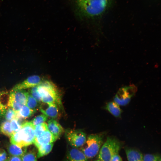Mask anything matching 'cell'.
<instances>
[{"mask_svg":"<svg viewBox=\"0 0 161 161\" xmlns=\"http://www.w3.org/2000/svg\"><path fill=\"white\" fill-rule=\"evenodd\" d=\"M78 14L80 17L88 19L98 17L109 8L112 0H73Z\"/></svg>","mask_w":161,"mask_h":161,"instance_id":"1","label":"cell"},{"mask_svg":"<svg viewBox=\"0 0 161 161\" xmlns=\"http://www.w3.org/2000/svg\"><path fill=\"white\" fill-rule=\"evenodd\" d=\"M35 126L31 122H27L21 125L18 131L13 133L10 137L11 144L20 147H26L33 143L35 137Z\"/></svg>","mask_w":161,"mask_h":161,"instance_id":"2","label":"cell"},{"mask_svg":"<svg viewBox=\"0 0 161 161\" xmlns=\"http://www.w3.org/2000/svg\"><path fill=\"white\" fill-rule=\"evenodd\" d=\"M38 92L44 103H54L58 105L61 104V98L55 86L51 81H41L38 86Z\"/></svg>","mask_w":161,"mask_h":161,"instance_id":"3","label":"cell"},{"mask_svg":"<svg viewBox=\"0 0 161 161\" xmlns=\"http://www.w3.org/2000/svg\"><path fill=\"white\" fill-rule=\"evenodd\" d=\"M104 135V133L90 135L80 148V150L88 159L94 157L98 153Z\"/></svg>","mask_w":161,"mask_h":161,"instance_id":"4","label":"cell"},{"mask_svg":"<svg viewBox=\"0 0 161 161\" xmlns=\"http://www.w3.org/2000/svg\"><path fill=\"white\" fill-rule=\"evenodd\" d=\"M120 142L115 138L108 137L99 151V160L110 161L114 155L118 154L121 147Z\"/></svg>","mask_w":161,"mask_h":161,"instance_id":"5","label":"cell"},{"mask_svg":"<svg viewBox=\"0 0 161 161\" xmlns=\"http://www.w3.org/2000/svg\"><path fill=\"white\" fill-rule=\"evenodd\" d=\"M137 89V87L133 85L121 88L114 98V102L119 105H126L130 102Z\"/></svg>","mask_w":161,"mask_h":161,"instance_id":"6","label":"cell"},{"mask_svg":"<svg viewBox=\"0 0 161 161\" xmlns=\"http://www.w3.org/2000/svg\"><path fill=\"white\" fill-rule=\"evenodd\" d=\"M65 135L70 145L75 148L81 147L86 140L85 133L80 130L68 129L65 131Z\"/></svg>","mask_w":161,"mask_h":161,"instance_id":"7","label":"cell"},{"mask_svg":"<svg viewBox=\"0 0 161 161\" xmlns=\"http://www.w3.org/2000/svg\"><path fill=\"white\" fill-rule=\"evenodd\" d=\"M40 77L37 75H33L28 77L22 82L16 85L12 90H23L38 86L41 82Z\"/></svg>","mask_w":161,"mask_h":161,"instance_id":"8","label":"cell"},{"mask_svg":"<svg viewBox=\"0 0 161 161\" xmlns=\"http://www.w3.org/2000/svg\"><path fill=\"white\" fill-rule=\"evenodd\" d=\"M88 159L80 149L72 147L67 151L64 161H88Z\"/></svg>","mask_w":161,"mask_h":161,"instance_id":"9","label":"cell"},{"mask_svg":"<svg viewBox=\"0 0 161 161\" xmlns=\"http://www.w3.org/2000/svg\"><path fill=\"white\" fill-rule=\"evenodd\" d=\"M57 140L48 130L36 137L33 143L38 148L42 145L53 143Z\"/></svg>","mask_w":161,"mask_h":161,"instance_id":"10","label":"cell"},{"mask_svg":"<svg viewBox=\"0 0 161 161\" xmlns=\"http://www.w3.org/2000/svg\"><path fill=\"white\" fill-rule=\"evenodd\" d=\"M47 126L48 131L57 139L64 132V129L61 125L53 119L48 121Z\"/></svg>","mask_w":161,"mask_h":161,"instance_id":"11","label":"cell"},{"mask_svg":"<svg viewBox=\"0 0 161 161\" xmlns=\"http://www.w3.org/2000/svg\"><path fill=\"white\" fill-rule=\"evenodd\" d=\"M44 103L45 106L41 107V112L47 117L54 118L57 117L58 114V105L54 103Z\"/></svg>","mask_w":161,"mask_h":161,"instance_id":"12","label":"cell"},{"mask_svg":"<svg viewBox=\"0 0 161 161\" xmlns=\"http://www.w3.org/2000/svg\"><path fill=\"white\" fill-rule=\"evenodd\" d=\"M9 97L23 106L26 105L27 92L23 90H11Z\"/></svg>","mask_w":161,"mask_h":161,"instance_id":"13","label":"cell"},{"mask_svg":"<svg viewBox=\"0 0 161 161\" xmlns=\"http://www.w3.org/2000/svg\"><path fill=\"white\" fill-rule=\"evenodd\" d=\"M125 152L128 161H143V154L137 150L127 148Z\"/></svg>","mask_w":161,"mask_h":161,"instance_id":"14","label":"cell"},{"mask_svg":"<svg viewBox=\"0 0 161 161\" xmlns=\"http://www.w3.org/2000/svg\"><path fill=\"white\" fill-rule=\"evenodd\" d=\"M104 109L115 117H120L122 111L119 105L114 102L108 103L105 106Z\"/></svg>","mask_w":161,"mask_h":161,"instance_id":"15","label":"cell"},{"mask_svg":"<svg viewBox=\"0 0 161 161\" xmlns=\"http://www.w3.org/2000/svg\"><path fill=\"white\" fill-rule=\"evenodd\" d=\"M8 151L9 154L12 156H22L26 152V147H21L12 144L8 146Z\"/></svg>","mask_w":161,"mask_h":161,"instance_id":"16","label":"cell"},{"mask_svg":"<svg viewBox=\"0 0 161 161\" xmlns=\"http://www.w3.org/2000/svg\"><path fill=\"white\" fill-rule=\"evenodd\" d=\"M36 111L35 109H30L26 105L23 106L17 112L16 118L19 120L29 117L34 114Z\"/></svg>","mask_w":161,"mask_h":161,"instance_id":"17","label":"cell"},{"mask_svg":"<svg viewBox=\"0 0 161 161\" xmlns=\"http://www.w3.org/2000/svg\"><path fill=\"white\" fill-rule=\"evenodd\" d=\"M53 145V143H51L42 145L38 147L37 148V158H40L48 154L52 150Z\"/></svg>","mask_w":161,"mask_h":161,"instance_id":"18","label":"cell"},{"mask_svg":"<svg viewBox=\"0 0 161 161\" xmlns=\"http://www.w3.org/2000/svg\"><path fill=\"white\" fill-rule=\"evenodd\" d=\"M0 131L5 135L10 137L13 132L11 129L10 121L6 120L3 122L0 126Z\"/></svg>","mask_w":161,"mask_h":161,"instance_id":"19","label":"cell"},{"mask_svg":"<svg viewBox=\"0 0 161 161\" xmlns=\"http://www.w3.org/2000/svg\"><path fill=\"white\" fill-rule=\"evenodd\" d=\"M7 93L4 91H0V118L4 116L6 111L8 108L7 104L3 99V97Z\"/></svg>","mask_w":161,"mask_h":161,"instance_id":"20","label":"cell"},{"mask_svg":"<svg viewBox=\"0 0 161 161\" xmlns=\"http://www.w3.org/2000/svg\"><path fill=\"white\" fill-rule=\"evenodd\" d=\"M48 130L47 124L43 123L35 126V137Z\"/></svg>","mask_w":161,"mask_h":161,"instance_id":"21","label":"cell"},{"mask_svg":"<svg viewBox=\"0 0 161 161\" xmlns=\"http://www.w3.org/2000/svg\"><path fill=\"white\" fill-rule=\"evenodd\" d=\"M22 161H37V157L35 151L26 152L22 157Z\"/></svg>","mask_w":161,"mask_h":161,"instance_id":"22","label":"cell"},{"mask_svg":"<svg viewBox=\"0 0 161 161\" xmlns=\"http://www.w3.org/2000/svg\"><path fill=\"white\" fill-rule=\"evenodd\" d=\"M37 100L29 92H27L26 105L29 108L34 109L38 106Z\"/></svg>","mask_w":161,"mask_h":161,"instance_id":"23","label":"cell"},{"mask_svg":"<svg viewBox=\"0 0 161 161\" xmlns=\"http://www.w3.org/2000/svg\"><path fill=\"white\" fill-rule=\"evenodd\" d=\"M4 116L6 120L10 121L16 118L17 112L8 107Z\"/></svg>","mask_w":161,"mask_h":161,"instance_id":"24","label":"cell"},{"mask_svg":"<svg viewBox=\"0 0 161 161\" xmlns=\"http://www.w3.org/2000/svg\"><path fill=\"white\" fill-rule=\"evenodd\" d=\"M48 117L44 114H42L35 117L31 121L35 126L44 123L47 119Z\"/></svg>","mask_w":161,"mask_h":161,"instance_id":"25","label":"cell"},{"mask_svg":"<svg viewBox=\"0 0 161 161\" xmlns=\"http://www.w3.org/2000/svg\"><path fill=\"white\" fill-rule=\"evenodd\" d=\"M11 129L13 133L18 131L21 128V125L20 124L19 120L15 118L10 121Z\"/></svg>","mask_w":161,"mask_h":161,"instance_id":"26","label":"cell"},{"mask_svg":"<svg viewBox=\"0 0 161 161\" xmlns=\"http://www.w3.org/2000/svg\"><path fill=\"white\" fill-rule=\"evenodd\" d=\"M160 159L158 155L147 154L143 156V161H158Z\"/></svg>","mask_w":161,"mask_h":161,"instance_id":"27","label":"cell"},{"mask_svg":"<svg viewBox=\"0 0 161 161\" xmlns=\"http://www.w3.org/2000/svg\"><path fill=\"white\" fill-rule=\"evenodd\" d=\"M38 86L32 88L30 90V94L38 102L41 101V98L38 92Z\"/></svg>","mask_w":161,"mask_h":161,"instance_id":"28","label":"cell"},{"mask_svg":"<svg viewBox=\"0 0 161 161\" xmlns=\"http://www.w3.org/2000/svg\"><path fill=\"white\" fill-rule=\"evenodd\" d=\"M6 157L7 154L5 151L4 149L0 148V161H5Z\"/></svg>","mask_w":161,"mask_h":161,"instance_id":"29","label":"cell"},{"mask_svg":"<svg viewBox=\"0 0 161 161\" xmlns=\"http://www.w3.org/2000/svg\"><path fill=\"white\" fill-rule=\"evenodd\" d=\"M5 161H22L20 157L11 156L8 157Z\"/></svg>","mask_w":161,"mask_h":161,"instance_id":"30","label":"cell"},{"mask_svg":"<svg viewBox=\"0 0 161 161\" xmlns=\"http://www.w3.org/2000/svg\"><path fill=\"white\" fill-rule=\"evenodd\" d=\"M110 161H123L121 157L118 154L113 156Z\"/></svg>","mask_w":161,"mask_h":161,"instance_id":"31","label":"cell"},{"mask_svg":"<svg viewBox=\"0 0 161 161\" xmlns=\"http://www.w3.org/2000/svg\"><path fill=\"white\" fill-rule=\"evenodd\" d=\"M94 161H102L100 160H95Z\"/></svg>","mask_w":161,"mask_h":161,"instance_id":"32","label":"cell"},{"mask_svg":"<svg viewBox=\"0 0 161 161\" xmlns=\"http://www.w3.org/2000/svg\"><path fill=\"white\" fill-rule=\"evenodd\" d=\"M158 161H161V159H160Z\"/></svg>","mask_w":161,"mask_h":161,"instance_id":"33","label":"cell"}]
</instances>
